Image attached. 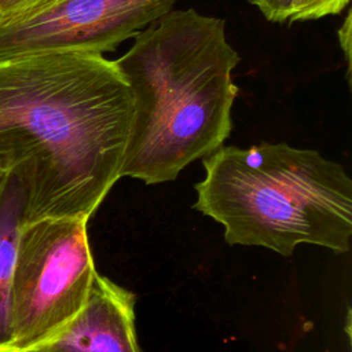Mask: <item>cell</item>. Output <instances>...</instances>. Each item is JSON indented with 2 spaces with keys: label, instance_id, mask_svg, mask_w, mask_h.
I'll return each mask as SVG.
<instances>
[{
  "label": "cell",
  "instance_id": "cell-1",
  "mask_svg": "<svg viewBox=\"0 0 352 352\" xmlns=\"http://www.w3.org/2000/svg\"><path fill=\"white\" fill-rule=\"evenodd\" d=\"M132 111L125 80L100 54L0 60V169L23 187V223L91 219L121 179Z\"/></svg>",
  "mask_w": 352,
  "mask_h": 352
},
{
  "label": "cell",
  "instance_id": "cell-2",
  "mask_svg": "<svg viewBox=\"0 0 352 352\" xmlns=\"http://www.w3.org/2000/svg\"><path fill=\"white\" fill-rule=\"evenodd\" d=\"M114 60L132 95L121 177L175 180L192 161L223 146L232 129L238 52L224 19L170 10L133 36Z\"/></svg>",
  "mask_w": 352,
  "mask_h": 352
},
{
  "label": "cell",
  "instance_id": "cell-3",
  "mask_svg": "<svg viewBox=\"0 0 352 352\" xmlns=\"http://www.w3.org/2000/svg\"><path fill=\"white\" fill-rule=\"evenodd\" d=\"M202 164L194 208L224 227L228 245L286 257L302 243L351 249L352 179L341 164L316 150L270 142L221 146Z\"/></svg>",
  "mask_w": 352,
  "mask_h": 352
},
{
  "label": "cell",
  "instance_id": "cell-4",
  "mask_svg": "<svg viewBox=\"0 0 352 352\" xmlns=\"http://www.w3.org/2000/svg\"><path fill=\"white\" fill-rule=\"evenodd\" d=\"M88 217L22 224L10 297L7 352H32L56 338L84 307L98 274Z\"/></svg>",
  "mask_w": 352,
  "mask_h": 352
},
{
  "label": "cell",
  "instance_id": "cell-5",
  "mask_svg": "<svg viewBox=\"0 0 352 352\" xmlns=\"http://www.w3.org/2000/svg\"><path fill=\"white\" fill-rule=\"evenodd\" d=\"M177 0H54L0 23V60L50 51L103 54L173 10Z\"/></svg>",
  "mask_w": 352,
  "mask_h": 352
},
{
  "label": "cell",
  "instance_id": "cell-6",
  "mask_svg": "<svg viewBox=\"0 0 352 352\" xmlns=\"http://www.w3.org/2000/svg\"><path fill=\"white\" fill-rule=\"evenodd\" d=\"M136 296L100 275L76 318L51 342L32 352H142L135 326Z\"/></svg>",
  "mask_w": 352,
  "mask_h": 352
},
{
  "label": "cell",
  "instance_id": "cell-7",
  "mask_svg": "<svg viewBox=\"0 0 352 352\" xmlns=\"http://www.w3.org/2000/svg\"><path fill=\"white\" fill-rule=\"evenodd\" d=\"M23 217V187L14 173L0 169V352H7L11 337V283Z\"/></svg>",
  "mask_w": 352,
  "mask_h": 352
},
{
  "label": "cell",
  "instance_id": "cell-8",
  "mask_svg": "<svg viewBox=\"0 0 352 352\" xmlns=\"http://www.w3.org/2000/svg\"><path fill=\"white\" fill-rule=\"evenodd\" d=\"M270 22H292L308 0H249Z\"/></svg>",
  "mask_w": 352,
  "mask_h": 352
},
{
  "label": "cell",
  "instance_id": "cell-9",
  "mask_svg": "<svg viewBox=\"0 0 352 352\" xmlns=\"http://www.w3.org/2000/svg\"><path fill=\"white\" fill-rule=\"evenodd\" d=\"M349 0H308L304 8L296 14L292 22L312 21L326 15H337L346 7Z\"/></svg>",
  "mask_w": 352,
  "mask_h": 352
},
{
  "label": "cell",
  "instance_id": "cell-10",
  "mask_svg": "<svg viewBox=\"0 0 352 352\" xmlns=\"http://www.w3.org/2000/svg\"><path fill=\"white\" fill-rule=\"evenodd\" d=\"M54 0H0V23L22 18Z\"/></svg>",
  "mask_w": 352,
  "mask_h": 352
},
{
  "label": "cell",
  "instance_id": "cell-11",
  "mask_svg": "<svg viewBox=\"0 0 352 352\" xmlns=\"http://www.w3.org/2000/svg\"><path fill=\"white\" fill-rule=\"evenodd\" d=\"M338 38H340L341 50L344 51L345 60L348 63V76H349V69H351V12L346 14L344 25L338 29Z\"/></svg>",
  "mask_w": 352,
  "mask_h": 352
}]
</instances>
